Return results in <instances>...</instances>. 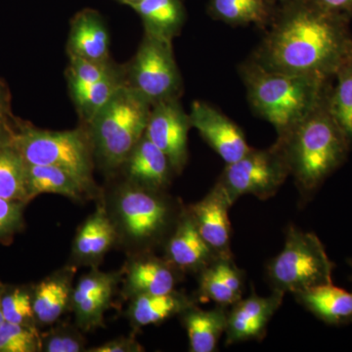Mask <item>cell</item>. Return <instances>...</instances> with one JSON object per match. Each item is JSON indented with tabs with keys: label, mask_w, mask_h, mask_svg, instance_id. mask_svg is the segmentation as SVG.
<instances>
[{
	"label": "cell",
	"mask_w": 352,
	"mask_h": 352,
	"mask_svg": "<svg viewBox=\"0 0 352 352\" xmlns=\"http://www.w3.org/2000/svg\"><path fill=\"white\" fill-rule=\"evenodd\" d=\"M349 21L314 0H284L252 58L270 71L333 78L352 50Z\"/></svg>",
	"instance_id": "obj_1"
},
{
	"label": "cell",
	"mask_w": 352,
	"mask_h": 352,
	"mask_svg": "<svg viewBox=\"0 0 352 352\" xmlns=\"http://www.w3.org/2000/svg\"><path fill=\"white\" fill-rule=\"evenodd\" d=\"M254 112L283 139L311 112L328 91L332 78L295 75L263 68L250 58L239 67Z\"/></svg>",
	"instance_id": "obj_2"
},
{
	"label": "cell",
	"mask_w": 352,
	"mask_h": 352,
	"mask_svg": "<svg viewBox=\"0 0 352 352\" xmlns=\"http://www.w3.org/2000/svg\"><path fill=\"white\" fill-rule=\"evenodd\" d=\"M330 87L316 107L286 138L277 139L286 154L291 175L305 192L318 188L339 168L352 146L331 112Z\"/></svg>",
	"instance_id": "obj_3"
},
{
	"label": "cell",
	"mask_w": 352,
	"mask_h": 352,
	"mask_svg": "<svg viewBox=\"0 0 352 352\" xmlns=\"http://www.w3.org/2000/svg\"><path fill=\"white\" fill-rule=\"evenodd\" d=\"M152 105L124 85L85 124L94 154L108 170L122 166L144 135Z\"/></svg>",
	"instance_id": "obj_4"
},
{
	"label": "cell",
	"mask_w": 352,
	"mask_h": 352,
	"mask_svg": "<svg viewBox=\"0 0 352 352\" xmlns=\"http://www.w3.org/2000/svg\"><path fill=\"white\" fill-rule=\"evenodd\" d=\"M11 143L28 164L63 168L94 192V146L85 127L53 131L27 124L14 129Z\"/></svg>",
	"instance_id": "obj_5"
},
{
	"label": "cell",
	"mask_w": 352,
	"mask_h": 352,
	"mask_svg": "<svg viewBox=\"0 0 352 352\" xmlns=\"http://www.w3.org/2000/svg\"><path fill=\"white\" fill-rule=\"evenodd\" d=\"M333 264L314 233L289 227L283 251L271 261L268 275L274 291L298 294L331 284Z\"/></svg>",
	"instance_id": "obj_6"
},
{
	"label": "cell",
	"mask_w": 352,
	"mask_h": 352,
	"mask_svg": "<svg viewBox=\"0 0 352 352\" xmlns=\"http://www.w3.org/2000/svg\"><path fill=\"white\" fill-rule=\"evenodd\" d=\"M124 83L151 105L179 99L182 74L173 54V41L145 32L135 55L124 66Z\"/></svg>",
	"instance_id": "obj_7"
},
{
	"label": "cell",
	"mask_w": 352,
	"mask_h": 352,
	"mask_svg": "<svg viewBox=\"0 0 352 352\" xmlns=\"http://www.w3.org/2000/svg\"><path fill=\"white\" fill-rule=\"evenodd\" d=\"M289 175L286 154L276 141L268 149L252 148L238 161L226 164L214 186L232 206L245 195L267 200L275 195Z\"/></svg>",
	"instance_id": "obj_8"
},
{
	"label": "cell",
	"mask_w": 352,
	"mask_h": 352,
	"mask_svg": "<svg viewBox=\"0 0 352 352\" xmlns=\"http://www.w3.org/2000/svg\"><path fill=\"white\" fill-rule=\"evenodd\" d=\"M154 190L129 185L120 190L117 210L129 239L146 242L162 233L168 220V207Z\"/></svg>",
	"instance_id": "obj_9"
},
{
	"label": "cell",
	"mask_w": 352,
	"mask_h": 352,
	"mask_svg": "<svg viewBox=\"0 0 352 352\" xmlns=\"http://www.w3.org/2000/svg\"><path fill=\"white\" fill-rule=\"evenodd\" d=\"M191 129L189 113L179 99H170L152 106L144 135L168 157L173 171L180 173L188 160Z\"/></svg>",
	"instance_id": "obj_10"
},
{
	"label": "cell",
	"mask_w": 352,
	"mask_h": 352,
	"mask_svg": "<svg viewBox=\"0 0 352 352\" xmlns=\"http://www.w3.org/2000/svg\"><path fill=\"white\" fill-rule=\"evenodd\" d=\"M189 117L192 127L226 164L238 161L252 149L242 129L207 102L194 101Z\"/></svg>",
	"instance_id": "obj_11"
},
{
	"label": "cell",
	"mask_w": 352,
	"mask_h": 352,
	"mask_svg": "<svg viewBox=\"0 0 352 352\" xmlns=\"http://www.w3.org/2000/svg\"><path fill=\"white\" fill-rule=\"evenodd\" d=\"M283 296L284 294L278 291L270 296L252 294L234 303L232 309L227 312L226 344L261 339L270 319L283 302Z\"/></svg>",
	"instance_id": "obj_12"
},
{
	"label": "cell",
	"mask_w": 352,
	"mask_h": 352,
	"mask_svg": "<svg viewBox=\"0 0 352 352\" xmlns=\"http://www.w3.org/2000/svg\"><path fill=\"white\" fill-rule=\"evenodd\" d=\"M232 206L217 187L189 208L194 223L208 247L219 258H231V226L228 210Z\"/></svg>",
	"instance_id": "obj_13"
},
{
	"label": "cell",
	"mask_w": 352,
	"mask_h": 352,
	"mask_svg": "<svg viewBox=\"0 0 352 352\" xmlns=\"http://www.w3.org/2000/svg\"><path fill=\"white\" fill-rule=\"evenodd\" d=\"M67 52L90 61H111L110 34L96 11L87 9L72 20Z\"/></svg>",
	"instance_id": "obj_14"
},
{
	"label": "cell",
	"mask_w": 352,
	"mask_h": 352,
	"mask_svg": "<svg viewBox=\"0 0 352 352\" xmlns=\"http://www.w3.org/2000/svg\"><path fill=\"white\" fill-rule=\"evenodd\" d=\"M122 166L126 168L129 182L154 191L164 189L170 183L173 171L168 157L145 135Z\"/></svg>",
	"instance_id": "obj_15"
},
{
	"label": "cell",
	"mask_w": 352,
	"mask_h": 352,
	"mask_svg": "<svg viewBox=\"0 0 352 352\" xmlns=\"http://www.w3.org/2000/svg\"><path fill=\"white\" fill-rule=\"evenodd\" d=\"M170 263L185 271L201 270L219 258L201 238L189 212L178 222L168 245Z\"/></svg>",
	"instance_id": "obj_16"
},
{
	"label": "cell",
	"mask_w": 352,
	"mask_h": 352,
	"mask_svg": "<svg viewBox=\"0 0 352 352\" xmlns=\"http://www.w3.org/2000/svg\"><path fill=\"white\" fill-rule=\"evenodd\" d=\"M243 289V272L231 258H217L201 270V296L220 307H229L240 300Z\"/></svg>",
	"instance_id": "obj_17"
},
{
	"label": "cell",
	"mask_w": 352,
	"mask_h": 352,
	"mask_svg": "<svg viewBox=\"0 0 352 352\" xmlns=\"http://www.w3.org/2000/svg\"><path fill=\"white\" fill-rule=\"evenodd\" d=\"M296 296L303 307L325 323L340 325L352 322V293L333 283L305 289Z\"/></svg>",
	"instance_id": "obj_18"
},
{
	"label": "cell",
	"mask_w": 352,
	"mask_h": 352,
	"mask_svg": "<svg viewBox=\"0 0 352 352\" xmlns=\"http://www.w3.org/2000/svg\"><path fill=\"white\" fill-rule=\"evenodd\" d=\"M182 316L189 338L190 351H214L222 333H226V307L219 305L214 309L204 310L193 305L185 310Z\"/></svg>",
	"instance_id": "obj_19"
},
{
	"label": "cell",
	"mask_w": 352,
	"mask_h": 352,
	"mask_svg": "<svg viewBox=\"0 0 352 352\" xmlns=\"http://www.w3.org/2000/svg\"><path fill=\"white\" fill-rule=\"evenodd\" d=\"M138 13L145 32L173 41L185 22V9L180 0H141L131 6Z\"/></svg>",
	"instance_id": "obj_20"
},
{
	"label": "cell",
	"mask_w": 352,
	"mask_h": 352,
	"mask_svg": "<svg viewBox=\"0 0 352 352\" xmlns=\"http://www.w3.org/2000/svg\"><path fill=\"white\" fill-rule=\"evenodd\" d=\"M72 276L69 273H57L41 281L32 293L36 322L43 325L56 322L72 302Z\"/></svg>",
	"instance_id": "obj_21"
},
{
	"label": "cell",
	"mask_w": 352,
	"mask_h": 352,
	"mask_svg": "<svg viewBox=\"0 0 352 352\" xmlns=\"http://www.w3.org/2000/svg\"><path fill=\"white\" fill-rule=\"evenodd\" d=\"M276 9L267 0H210L208 12L212 19L227 25L270 27Z\"/></svg>",
	"instance_id": "obj_22"
},
{
	"label": "cell",
	"mask_w": 352,
	"mask_h": 352,
	"mask_svg": "<svg viewBox=\"0 0 352 352\" xmlns=\"http://www.w3.org/2000/svg\"><path fill=\"white\" fill-rule=\"evenodd\" d=\"M27 186L29 201L41 194H58L80 200L83 194L89 193L75 175L52 166L28 164Z\"/></svg>",
	"instance_id": "obj_23"
},
{
	"label": "cell",
	"mask_w": 352,
	"mask_h": 352,
	"mask_svg": "<svg viewBox=\"0 0 352 352\" xmlns=\"http://www.w3.org/2000/svg\"><path fill=\"white\" fill-rule=\"evenodd\" d=\"M117 238V230L105 208L100 206L78 229L74 252L78 258L94 261L109 251Z\"/></svg>",
	"instance_id": "obj_24"
},
{
	"label": "cell",
	"mask_w": 352,
	"mask_h": 352,
	"mask_svg": "<svg viewBox=\"0 0 352 352\" xmlns=\"http://www.w3.org/2000/svg\"><path fill=\"white\" fill-rule=\"evenodd\" d=\"M175 284L170 266L157 258L135 261L126 275V289L133 296L173 293Z\"/></svg>",
	"instance_id": "obj_25"
},
{
	"label": "cell",
	"mask_w": 352,
	"mask_h": 352,
	"mask_svg": "<svg viewBox=\"0 0 352 352\" xmlns=\"http://www.w3.org/2000/svg\"><path fill=\"white\" fill-rule=\"evenodd\" d=\"M191 307V300L175 292L164 295L136 296L129 307V318L138 327L157 325Z\"/></svg>",
	"instance_id": "obj_26"
},
{
	"label": "cell",
	"mask_w": 352,
	"mask_h": 352,
	"mask_svg": "<svg viewBox=\"0 0 352 352\" xmlns=\"http://www.w3.org/2000/svg\"><path fill=\"white\" fill-rule=\"evenodd\" d=\"M68 83L72 99L85 124L111 100L120 88L126 85L124 72L98 82L82 83L68 80Z\"/></svg>",
	"instance_id": "obj_27"
},
{
	"label": "cell",
	"mask_w": 352,
	"mask_h": 352,
	"mask_svg": "<svg viewBox=\"0 0 352 352\" xmlns=\"http://www.w3.org/2000/svg\"><path fill=\"white\" fill-rule=\"evenodd\" d=\"M329 106L340 129L352 143V50L333 73Z\"/></svg>",
	"instance_id": "obj_28"
},
{
	"label": "cell",
	"mask_w": 352,
	"mask_h": 352,
	"mask_svg": "<svg viewBox=\"0 0 352 352\" xmlns=\"http://www.w3.org/2000/svg\"><path fill=\"white\" fill-rule=\"evenodd\" d=\"M28 164L12 143L0 148V198L27 204Z\"/></svg>",
	"instance_id": "obj_29"
},
{
	"label": "cell",
	"mask_w": 352,
	"mask_h": 352,
	"mask_svg": "<svg viewBox=\"0 0 352 352\" xmlns=\"http://www.w3.org/2000/svg\"><path fill=\"white\" fill-rule=\"evenodd\" d=\"M118 282L104 287L100 291L74 303L78 325L83 330H91L103 323L104 314L112 300Z\"/></svg>",
	"instance_id": "obj_30"
},
{
	"label": "cell",
	"mask_w": 352,
	"mask_h": 352,
	"mask_svg": "<svg viewBox=\"0 0 352 352\" xmlns=\"http://www.w3.org/2000/svg\"><path fill=\"white\" fill-rule=\"evenodd\" d=\"M0 307L4 321L36 329L32 295L25 289L17 288L10 292H1Z\"/></svg>",
	"instance_id": "obj_31"
},
{
	"label": "cell",
	"mask_w": 352,
	"mask_h": 352,
	"mask_svg": "<svg viewBox=\"0 0 352 352\" xmlns=\"http://www.w3.org/2000/svg\"><path fill=\"white\" fill-rule=\"evenodd\" d=\"M69 66L67 78L82 83H94L120 75L124 66H118L112 61L96 62L68 55Z\"/></svg>",
	"instance_id": "obj_32"
},
{
	"label": "cell",
	"mask_w": 352,
	"mask_h": 352,
	"mask_svg": "<svg viewBox=\"0 0 352 352\" xmlns=\"http://www.w3.org/2000/svg\"><path fill=\"white\" fill-rule=\"evenodd\" d=\"M41 351L38 329L3 321L0 325V352Z\"/></svg>",
	"instance_id": "obj_33"
},
{
	"label": "cell",
	"mask_w": 352,
	"mask_h": 352,
	"mask_svg": "<svg viewBox=\"0 0 352 352\" xmlns=\"http://www.w3.org/2000/svg\"><path fill=\"white\" fill-rule=\"evenodd\" d=\"M41 349L46 352H80L85 349V340L72 329H53L41 339Z\"/></svg>",
	"instance_id": "obj_34"
},
{
	"label": "cell",
	"mask_w": 352,
	"mask_h": 352,
	"mask_svg": "<svg viewBox=\"0 0 352 352\" xmlns=\"http://www.w3.org/2000/svg\"><path fill=\"white\" fill-rule=\"evenodd\" d=\"M25 205L24 201L0 198V240L21 230L24 224Z\"/></svg>",
	"instance_id": "obj_35"
},
{
	"label": "cell",
	"mask_w": 352,
	"mask_h": 352,
	"mask_svg": "<svg viewBox=\"0 0 352 352\" xmlns=\"http://www.w3.org/2000/svg\"><path fill=\"white\" fill-rule=\"evenodd\" d=\"M142 346L132 338H119L110 340L101 346L94 347L88 351L91 352H139L142 351Z\"/></svg>",
	"instance_id": "obj_36"
},
{
	"label": "cell",
	"mask_w": 352,
	"mask_h": 352,
	"mask_svg": "<svg viewBox=\"0 0 352 352\" xmlns=\"http://www.w3.org/2000/svg\"><path fill=\"white\" fill-rule=\"evenodd\" d=\"M318 6L330 12L340 14L351 19L352 0H314Z\"/></svg>",
	"instance_id": "obj_37"
},
{
	"label": "cell",
	"mask_w": 352,
	"mask_h": 352,
	"mask_svg": "<svg viewBox=\"0 0 352 352\" xmlns=\"http://www.w3.org/2000/svg\"><path fill=\"white\" fill-rule=\"evenodd\" d=\"M13 133L14 129L9 122L7 113H0V148L11 142Z\"/></svg>",
	"instance_id": "obj_38"
},
{
	"label": "cell",
	"mask_w": 352,
	"mask_h": 352,
	"mask_svg": "<svg viewBox=\"0 0 352 352\" xmlns=\"http://www.w3.org/2000/svg\"><path fill=\"white\" fill-rule=\"evenodd\" d=\"M9 95L7 88L0 82V113H8Z\"/></svg>",
	"instance_id": "obj_39"
},
{
	"label": "cell",
	"mask_w": 352,
	"mask_h": 352,
	"mask_svg": "<svg viewBox=\"0 0 352 352\" xmlns=\"http://www.w3.org/2000/svg\"><path fill=\"white\" fill-rule=\"evenodd\" d=\"M118 1L122 2V3L127 4V6H132L133 4L141 1V0H118Z\"/></svg>",
	"instance_id": "obj_40"
},
{
	"label": "cell",
	"mask_w": 352,
	"mask_h": 352,
	"mask_svg": "<svg viewBox=\"0 0 352 352\" xmlns=\"http://www.w3.org/2000/svg\"><path fill=\"white\" fill-rule=\"evenodd\" d=\"M0 296H1V291H0ZM3 317H2V314H1V307H0V325H1L2 324V322H3Z\"/></svg>",
	"instance_id": "obj_41"
},
{
	"label": "cell",
	"mask_w": 352,
	"mask_h": 352,
	"mask_svg": "<svg viewBox=\"0 0 352 352\" xmlns=\"http://www.w3.org/2000/svg\"><path fill=\"white\" fill-rule=\"evenodd\" d=\"M280 1H281V2H282V1H284V0H280Z\"/></svg>",
	"instance_id": "obj_42"
}]
</instances>
